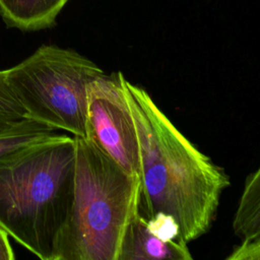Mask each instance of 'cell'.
Returning a JSON list of instances; mask_svg holds the SVG:
<instances>
[{"instance_id":"6da1fadb","label":"cell","mask_w":260,"mask_h":260,"mask_svg":"<svg viewBox=\"0 0 260 260\" xmlns=\"http://www.w3.org/2000/svg\"><path fill=\"white\" fill-rule=\"evenodd\" d=\"M140 149L139 213L173 216L180 237L194 241L211 228L230 177L200 151L169 119L142 87L122 74Z\"/></svg>"},{"instance_id":"7a4b0ae2","label":"cell","mask_w":260,"mask_h":260,"mask_svg":"<svg viewBox=\"0 0 260 260\" xmlns=\"http://www.w3.org/2000/svg\"><path fill=\"white\" fill-rule=\"evenodd\" d=\"M74 137L55 132L0 157V226L42 260H54L74 198Z\"/></svg>"},{"instance_id":"3957f363","label":"cell","mask_w":260,"mask_h":260,"mask_svg":"<svg viewBox=\"0 0 260 260\" xmlns=\"http://www.w3.org/2000/svg\"><path fill=\"white\" fill-rule=\"evenodd\" d=\"M75 141L74 198L54 260H119L128 224L139 213L141 182L89 139Z\"/></svg>"},{"instance_id":"277c9868","label":"cell","mask_w":260,"mask_h":260,"mask_svg":"<svg viewBox=\"0 0 260 260\" xmlns=\"http://www.w3.org/2000/svg\"><path fill=\"white\" fill-rule=\"evenodd\" d=\"M104 73L73 49L42 45L6 69V81L24 118L86 138L87 86Z\"/></svg>"},{"instance_id":"5b68a950","label":"cell","mask_w":260,"mask_h":260,"mask_svg":"<svg viewBox=\"0 0 260 260\" xmlns=\"http://www.w3.org/2000/svg\"><path fill=\"white\" fill-rule=\"evenodd\" d=\"M122 72H105L87 86L86 138L131 175L140 178L135 123L122 84Z\"/></svg>"},{"instance_id":"8992f818","label":"cell","mask_w":260,"mask_h":260,"mask_svg":"<svg viewBox=\"0 0 260 260\" xmlns=\"http://www.w3.org/2000/svg\"><path fill=\"white\" fill-rule=\"evenodd\" d=\"M187 243L164 241L147 229L145 218L138 213L128 224L122 241L119 260H190Z\"/></svg>"},{"instance_id":"52a82bcc","label":"cell","mask_w":260,"mask_h":260,"mask_svg":"<svg viewBox=\"0 0 260 260\" xmlns=\"http://www.w3.org/2000/svg\"><path fill=\"white\" fill-rule=\"evenodd\" d=\"M69 0H0V15L7 27L21 31L50 28Z\"/></svg>"},{"instance_id":"ba28073f","label":"cell","mask_w":260,"mask_h":260,"mask_svg":"<svg viewBox=\"0 0 260 260\" xmlns=\"http://www.w3.org/2000/svg\"><path fill=\"white\" fill-rule=\"evenodd\" d=\"M232 226L241 241L260 242V166L246 179Z\"/></svg>"},{"instance_id":"9c48e42d","label":"cell","mask_w":260,"mask_h":260,"mask_svg":"<svg viewBox=\"0 0 260 260\" xmlns=\"http://www.w3.org/2000/svg\"><path fill=\"white\" fill-rule=\"evenodd\" d=\"M54 130L46 124L27 118L0 129V157L7 152L50 135L55 132Z\"/></svg>"},{"instance_id":"30bf717a","label":"cell","mask_w":260,"mask_h":260,"mask_svg":"<svg viewBox=\"0 0 260 260\" xmlns=\"http://www.w3.org/2000/svg\"><path fill=\"white\" fill-rule=\"evenodd\" d=\"M24 118V110L6 81V69L0 70V129Z\"/></svg>"},{"instance_id":"8fae6325","label":"cell","mask_w":260,"mask_h":260,"mask_svg":"<svg viewBox=\"0 0 260 260\" xmlns=\"http://www.w3.org/2000/svg\"><path fill=\"white\" fill-rule=\"evenodd\" d=\"M145 220L149 232L159 239L164 241L182 239L180 237L179 224L173 216L165 213H157L150 218H145Z\"/></svg>"},{"instance_id":"7c38bea8","label":"cell","mask_w":260,"mask_h":260,"mask_svg":"<svg viewBox=\"0 0 260 260\" xmlns=\"http://www.w3.org/2000/svg\"><path fill=\"white\" fill-rule=\"evenodd\" d=\"M228 260H260V242L241 241L232 253L226 257Z\"/></svg>"},{"instance_id":"4fadbf2b","label":"cell","mask_w":260,"mask_h":260,"mask_svg":"<svg viewBox=\"0 0 260 260\" xmlns=\"http://www.w3.org/2000/svg\"><path fill=\"white\" fill-rule=\"evenodd\" d=\"M15 255L9 242V235L0 226V260H14Z\"/></svg>"}]
</instances>
